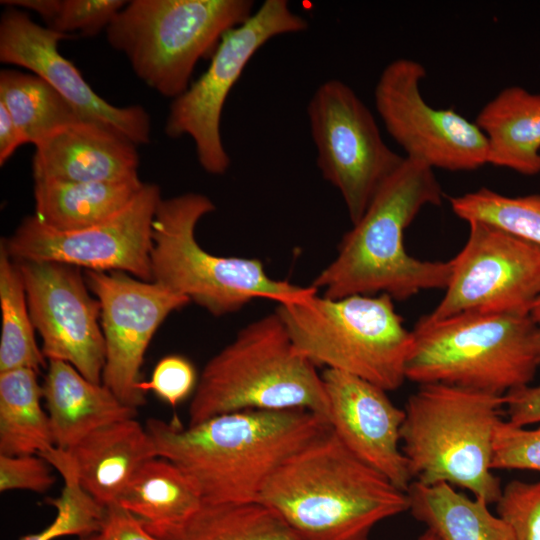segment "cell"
<instances>
[{"mask_svg":"<svg viewBox=\"0 0 540 540\" xmlns=\"http://www.w3.org/2000/svg\"><path fill=\"white\" fill-rule=\"evenodd\" d=\"M319 292L278 303L296 351L317 366L351 374L394 391L406 380L412 343L386 294L327 298Z\"/></svg>","mask_w":540,"mask_h":540,"instance_id":"52a82bcc","label":"cell"},{"mask_svg":"<svg viewBox=\"0 0 540 540\" xmlns=\"http://www.w3.org/2000/svg\"><path fill=\"white\" fill-rule=\"evenodd\" d=\"M50 464L39 455H0V491H48L56 481Z\"/></svg>","mask_w":540,"mask_h":540,"instance_id":"d590c367","label":"cell"},{"mask_svg":"<svg viewBox=\"0 0 540 540\" xmlns=\"http://www.w3.org/2000/svg\"><path fill=\"white\" fill-rule=\"evenodd\" d=\"M330 428L307 410H244L187 427L146 423L158 457L179 467L208 503L258 501L275 471Z\"/></svg>","mask_w":540,"mask_h":540,"instance_id":"6da1fadb","label":"cell"},{"mask_svg":"<svg viewBox=\"0 0 540 540\" xmlns=\"http://www.w3.org/2000/svg\"><path fill=\"white\" fill-rule=\"evenodd\" d=\"M307 115L317 166L339 191L355 224L405 157L384 142L370 109L343 81L320 84L309 101Z\"/></svg>","mask_w":540,"mask_h":540,"instance_id":"8fae6325","label":"cell"},{"mask_svg":"<svg viewBox=\"0 0 540 540\" xmlns=\"http://www.w3.org/2000/svg\"><path fill=\"white\" fill-rule=\"evenodd\" d=\"M84 277L101 309L106 351L102 383L137 409L146 402L139 389L146 349L164 320L190 300L160 283L120 271L85 270Z\"/></svg>","mask_w":540,"mask_h":540,"instance_id":"9a60e30c","label":"cell"},{"mask_svg":"<svg viewBox=\"0 0 540 540\" xmlns=\"http://www.w3.org/2000/svg\"><path fill=\"white\" fill-rule=\"evenodd\" d=\"M134 143L95 123L78 122L54 132L35 147L34 180L110 182L138 178Z\"/></svg>","mask_w":540,"mask_h":540,"instance_id":"d6986e66","label":"cell"},{"mask_svg":"<svg viewBox=\"0 0 540 540\" xmlns=\"http://www.w3.org/2000/svg\"><path fill=\"white\" fill-rule=\"evenodd\" d=\"M203 502L193 481L174 463L161 457L147 461L118 500V504L161 540L181 529Z\"/></svg>","mask_w":540,"mask_h":540,"instance_id":"603a6c76","label":"cell"},{"mask_svg":"<svg viewBox=\"0 0 540 540\" xmlns=\"http://www.w3.org/2000/svg\"><path fill=\"white\" fill-rule=\"evenodd\" d=\"M496 505L497 515L508 524L515 540H540V481H510Z\"/></svg>","mask_w":540,"mask_h":540,"instance_id":"1f68e13d","label":"cell"},{"mask_svg":"<svg viewBox=\"0 0 540 540\" xmlns=\"http://www.w3.org/2000/svg\"><path fill=\"white\" fill-rule=\"evenodd\" d=\"M244 410H307L329 422L322 376L296 351L275 311L241 328L207 361L189 405L188 426Z\"/></svg>","mask_w":540,"mask_h":540,"instance_id":"277c9868","label":"cell"},{"mask_svg":"<svg viewBox=\"0 0 540 540\" xmlns=\"http://www.w3.org/2000/svg\"><path fill=\"white\" fill-rule=\"evenodd\" d=\"M77 540H106V539L99 532V533H93L86 536L78 537Z\"/></svg>","mask_w":540,"mask_h":540,"instance_id":"b9f144b4","label":"cell"},{"mask_svg":"<svg viewBox=\"0 0 540 540\" xmlns=\"http://www.w3.org/2000/svg\"><path fill=\"white\" fill-rule=\"evenodd\" d=\"M409 512L442 540H515L508 524L476 497L447 483L413 481L407 490Z\"/></svg>","mask_w":540,"mask_h":540,"instance_id":"d4e9b609","label":"cell"},{"mask_svg":"<svg viewBox=\"0 0 540 540\" xmlns=\"http://www.w3.org/2000/svg\"><path fill=\"white\" fill-rule=\"evenodd\" d=\"M215 204L204 194L161 198L152 223V281L186 296L215 317L241 310L254 299L285 303L318 290L271 277L257 258L219 256L195 237L199 220Z\"/></svg>","mask_w":540,"mask_h":540,"instance_id":"ba28073f","label":"cell"},{"mask_svg":"<svg viewBox=\"0 0 540 540\" xmlns=\"http://www.w3.org/2000/svg\"><path fill=\"white\" fill-rule=\"evenodd\" d=\"M163 540H298L281 517L259 501L203 502L177 532Z\"/></svg>","mask_w":540,"mask_h":540,"instance_id":"83f0119b","label":"cell"},{"mask_svg":"<svg viewBox=\"0 0 540 540\" xmlns=\"http://www.w3.org/2000/svg\"><path fill=\"white\" fill-rule=\"evenodd\" d=\"M123 0H61L58 13L47 26L68 37L95 36L106 30L127 4Z\"/></svg>","mask_w":540,"mask_h":540,"instance_id":"d6a6232c","label":"cell"},{"mask_svg":"<svg viewBox=\"0 0 540 540\" xmlns=\"http://www.w3.org/2000/svg\"><path fill=\"white\" fill-rule=\"evenodd\" d=\"M0 102L26 143L39 144L61 128L81 122L75 109L44 79L16 69L0 72Z\"/></svg>","mask_w":540,"mask_h":540,"instance_id":"4316f807","label":"cell"},{"mask_svg":"<svg viewBox=\"0 0 540 540\" xmlns=\"http://www.w3.org/2000/svg\"><path fill=\"white\" fill-rule=\"evenodd\" d=\"M425 67L409 58L391 61L374 88V104L388 134L432 169L474 171L487 165V139L474 121L454 109L436 108L422 96Z\"/></svg>","mask_w":540,"mask_h":540,"instance_id":"4fadbf2b","label":"cell"},{"mask_svg":"<svg viewBox=\"0 0 540 540\" xmlns=\"http://www.w3.org/2000/svg\"><path fill=\"white\" fill-rule=\"evenodd\" d=\"M450 205L467 223H487L540 247V194L507 196L480 188L451 197Z\"/></svg>","mask_w":540,"mask_h":540,"instance_id":"4dcf8cb0","label":"cell"},{"mask_svg":"<svg viewBox=\"0 0 540 540\" xmlns=\"http://www.w3.org/2000/svg\"><path fill=\"white\" fill-rule=\"evenodd\" d=\"M492 469L540 472V427L529 430L501 420L494 436Z\"/></svg>","mask_w":540,"mask_h":540,"instance_id":"836d02e7","label":"cell"},{"mask_svg":"<svg viewBox=\"0 0 540 540\" xmlns=\"http://www.w3.org/2000/svg\"><path fill=\"white\" fill-rule=\"evenodd\" d=\"M198 383L196 370L189 359L181 355L163 357L154 367L151 378L141 381L139 389L152 391L172 407L188 397Z\"/></svg>","mask_w":540,"mask_h":540,"instance_id":"e575fe53","label":"cell"},{"mask_svg":"<svg viewBox=\"0 0 540 540\" xmlns=\"http://www.w3.org/2000/svg\"><path fill=\"white\" fill-rule=\"evenodd\" d=\"M143 185L139 177L110 182L34 180V216L56 231L85 229L119 213Z\"/></svg>","mask_w":540,"mask_h":540,"instance_id":"cb8c5ba5","label":"cell"},{"mask_svg":"<svg viewBox=\"0 0 540 540\" xmlns=\"http://www.w3.org/2000/svg\"><path fill=\"white\" fill-rule=\"evenodd\" d=\"M321 376L331 430L357 458L407 492L414 480L401 450L404 409L385 390L359 377L333 369Z\"/></svg>","mask_w":540,"mask_h":540,"instance_id":"ac0fdd59","label":"cell"},{"mask_svg":"<svg viewBox=\"0 0 540 540\" xmlns=\"http://www.w3.org/2000/svg\"><path fill=\"white\" fill-rule=\"evenodd\" d=\"M475 122L487 139V164L540 174V93L506 87L481 108Z\"/></svg>","mask_w":540,"mask_h":540,"instance_id":"7402d4cb","label":"cell"},{"mask_svg":"<svg viewBox=\"0 0 540 540\" xmlns=\"http://www.w3.org/2000/svg\"><path fill=\"white\" fill-rule=\"evenodd\" d=\"M67 37L39 25L25 10L10 7L0 19V61L26 68L44 79L82 121L104 126L135 145L149 143L151 120L147 111L139 105L114 106L100 97L60 53L59 42Z\"/></svg>","mask_w":540,"mask_h":540,"instance_id":"e0dca14e","label":"cell"},{"mask_svg":"<svg viewBox=\"0 0 540 540\" xmlns=\"http://www.w3.org/2000/svg\"><path fill=\"white\" fill-rule=\"evenodd\" d=\"M406 380L504 396L529 385L540 366V336L529 313L467 312L411 331Z\"/></svg>","mask_w":540,"mask_h":540,"instance_id":"8992f818","label":"cell"},{"mask_svg":"<svg viewBox=\"0 0 540 540\" xmlns=\"http://www.w3.org/2000/svg\"><path fill=\"white\" fill-rule=\"evenodd\" d=\"M100 533L106 540H161L152 535L140 519L118 503L106 507Z\"/></svg>","mask_w":540,"mask_h":540,"instance_id":"8d00e7d4","label":"cell"},{"mask_svg":"<svg viewBox=\"0 0 540 540\" xmlns=\"http://www.w3.org/2000/svg\"><path fill=\"white\" fill-rule=\"evenodd\" d=\"M39 456L60 473L64 486L59 497L46 500L55 507L56 516L50 525L35 533L36 540H55L64 536L82 537L99 533L106 507L82 486L71 454L67 450L53 447Z\"/></svg>","mask_w":540,"mask_h":540,"instance_id":"f546056e","label":"cell"},{"mask_svg":"<svg viewBox=\"0 0 540 540\" xmlns=\"http://www.w3.org/2000/svg\"><path fill=\"white\" fill-rule=\"evenodd\" d=\"M503 407L504 396L420 385L405 404L400 432L413 480L447 483L496 504L502 487L492 469L493 442Z\"/></svg>","mask_w":540,"mask_h":540,"instance_id":"5b68a950","label":"cell"},{"mask_svg":"<svg viewBox=\"0 0 540 540\" xmlns=\"http://www.w3.org/2000/svg\"><path fill=\"white\" fill-rule=\"evenodd\" d=\"M414 540H442V539L435 531H433L432 529L426 528V530Z\"/></svg>","mask_w":540,"mask_h":540,"instance_id":"60d3db41","label":"cell"},{"mask_svg":"<svg viewBox=\"0 0 540 540\" xmlns=\"http://www.w3.org/2000/svg\"><path fill=\"white\" fill-rule=\"evenodd\" d=\"M18 264L46 360L66 362L89 381L102 383L106 351L101 309L80 268L57 262Z\"/></svg>","mask_w":540,"mask_h":540,"instance_id":"2e32d148","label":"cell"},{"mask_svg":"<svg viewBox=\"0 0 540 540\" xmlns=\"http://www.w3.org/2000/svg\"><path fill=\"white\" fill-rule=\"evenodd\" d=\"M161 198L156 184L144 183L119 213L76 231L53 230L30 215L1 244L17 263L57 262L152 281V223Z\"/></svg>","mask_w":540,"mask_h":540,"instance_id":"7c38bea8","label":"cell"},{"mask_svg":"<svg viewBox=\"0 0 540 540\" xmlns=\"http://www.w3.org/2000/svg\"><path fill=\"white\" fill-rule=\"evenodd\" d=\"M468 226L466 243L451 260L445 294L426 317L528 313L540 296V247L487 223Z\"/></svg>","mask_w":540,"mask_h":540,"instance_id":"5bb4252c","label":"cell"},{"mask_svg":"<svg viewBox=\"0 0 540 540\" xmlns=\"http://www.w3.org/2000/svg\"><path fill=\"white\" fill-rule=\"evenodd\" d=\"M307 27L306 19L293 12L287 0H265L245 22L224 34L206 71L173 99L165 134L189 136L200 166L209 174H224L231 160L220 124L229 93L250 59L269 40Z\"/></svg>","mask_w":540,"mask_h":540,"instance_id":"30bf717a","label":"cell"},{"mask_svg":"<svg viewBox=\"0 0 540 540\" xmlns=\"http://www.w3.org/2000/svg\"><path fill=\"white\" fill-rule=\"evenodd\" d=\"M258 501L298 540H368L377 524L409 510L407 492L351 453L331 428L290 456Z\"/></svg>","mask_w":540,"mask_h":540,"instance_id":"3957f363","label":"cell"},{"mask_svg":"<svg viewBox=\"0 0 540 540\" xmlns=\"http://www.w3.org/2000/svg\"><path fill=\"white\" fill-rule=\"evenodd\" d=\"M509 422L518 427L540 423V385L524 386L504 395Z\"/></svg>","mask_w":540,"mask_h":540,"instance_id":"74e56055","label":"cell"},{"mask_svg":"<svg viewBox=\"0 0 540 540\" xmlns=\"http://www.w3.org/2000/svg\"><path fill=\"white\" fill-rule=\"evenodd\" d=\"M42 390L53 442L60 449L70 450L93 431L137 414L103 383L89 381L60 360H48Z\"/></svg>","mask_w":540,"mask_h":540,"instance_id":"ffe728a7","label":"cell"},{"mask_svg":"<svg viewBox=\"0 0 540 540\" xmlns=\"http://www.w3.org/2000/svg\"><path fill=\"white\" fill-rule=\"evenodd\" d=\"M67 451L84 489L105 507L118 503L136 472L158 457L146 427L135 418L97 429Z\"/></svg>","mask_w":540,"mask_h":540,"instance_id":"44dd1931","label":"cell"},{"mask_svg":"<svg viewBox=\"0 0 540 540\" xmlns=\"http://www.w3.org/2000/svg\"><path fill=\"white\" fill-rule=\"evenodd\" d=\"M37 371L0 372V455H39L55 447Z\"/></svg>","mask_w":540,"mask_h":540,"instance_id":"484cf974","label":"cell"},{"mask_svg":"<svg viewBox=\"0 0 540 540\" xmlns=\"http://www.w3.org/2000/svg\"><path fill=\"white\" fill-rule=\"evenodd\" d=\"M0 306L2 328L0 372L30 368L39 372L46 358L35 339L20 266L0 244Z\"/></svg>","mask_w":540,"mask_h":540,"instance_id":"f1b7e54d","label":"cell"},{"mask_svg":"<svg viewBox=\"0 0 540 540\" xmlns=\"http://www.w3.org/2000/svg\"><path fill=\"white\" fill-rule=\"evenodd\" d=\"M25 143L9 111L0 102V165L3 166L17 148Z\"/></svg>","mask_w":540,"mask_h":540,"instance_id":"f35d334b","label":"cell"},{"mask_svg":"<svg viewBox=\"0 0 540 540\" xmlns=\"http://www.w3.org/2000/svg\"><path fill=\"white\" fill-rule=\"evenodd\" d=\"M434 169L405 157L362 217L342 237L334 259L312 286L327 298L389 295L403 301L421 291L445 289L452 262L420 260L404 246V231L427 205L442 203Z\"/></svg>","mask_w":540,"mask_h":540,"instance_id":"7a4b0ae2","label":"cell"},{"mask_svg":"<svg viewBox=\"0 0 540 540\" xmlns=\"http://www.w3.org/2000/svg\"><path fill=\"white\" fill-rule=\"evenodd\" d=\"M253 7L252 0H132L107 27L106 38L140 80L175 99L190 86L197 62L211 58Z\"/></svg>","mask_w":540,"mask_h":540,"instance_id":"9c48e42d","label":"cell"},{"mask_svg":"<svg viewBox=\"0 0 540 540\" xmlns=\"http://www.w3.org/2000/svg\"><path fill=\"white\" fill-rule=\"evenodd\" d=\"M528 313L536 325L540 336V296L533 302Z\"/></svg>","mask_w":540,"mask_h":540,"instance_id":"ab89813d","label":"cell"}]
</instances>
